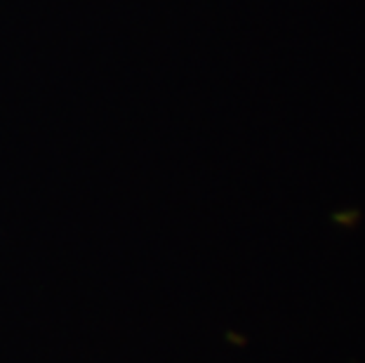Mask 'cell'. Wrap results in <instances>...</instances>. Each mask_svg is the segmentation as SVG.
Returning a JSON list of instances; mask_svg holds the SVG:
<instances>
[]
</instances>
